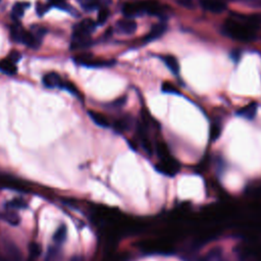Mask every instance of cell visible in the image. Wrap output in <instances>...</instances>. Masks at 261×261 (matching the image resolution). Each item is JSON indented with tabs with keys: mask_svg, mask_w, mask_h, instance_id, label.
I'll list each match as a JSON object with an SVG mask.
<instances>
[{
	"mask_svg": "<svg viewBox=\"0 0 261 261\" xmlns=\"http://www.w3.org/2000/svg\"><path fill=\"white\" fill-rule=\"evenodd\" d=\"M261 26V14L229 17L224 24V33L240 42H252Z\"/></svg>",
	"mask_w": 261,
	"mask_h": 261,
	"instance_id": "6da1fadb",
	"label": "cell"
},
{
	"mask_svg": "<svg viewBox=\"0 0 261 261\" xmlns=\"http://www.w3.org/2000/svg\"><path fill=\"white\" fill-rule=\"evenodd\" d=\"M96 24L90 18H86L80 24H78L73 33L72 48L78 49L87 47L91 41V34L95 30Z\"/></svg>",
	"mask_w": 261,
	"mask_h": 261,
	"instance_id": "7a4b0ae2",
	"label": "cell"
},
{
	"mask_svg": "<svg viewBox=\"0 0 261 261\" xmlns=\"http://www.w3.org/2000/svg\"><path fill=\"white\" fill-rule=\"evenodd\" d=\"M163 8L155 0H145V1H136L126 3L123 7V12L126 17H135L144 13L159 14Z\"/></svg>",
	"mask_w": 261,
	"mask_h": 261,
	"instance_id": "3957f363",
	"label": "cell"
},
{
	"mask_svg": "<svg viewBox=\"0 0 261 261\" xmlns=\"http://www.w3.org/2000/svg\"><path fill=\"white\" fill-rule=\"evenodd\" d=\"M156 170L163 174L173 176L179 171V166L169 153V150L160 152V162L155 166Z\"/></svg>",
	"mask_w": 261,
	"mask_h": 261,
	"instance_id": "277c9868",
	"label": "cell"
},
{
	"mask_svg": "<svg viewBox=\"0 0 261 261\" xmlns=\"http://www.w3.org/2000/svg\"><path fill=\"white\" fill-rule=\"evenodd\" d=\"M75 62L80 65L88 68H107L111 67L114 64V60H105L93 58L89 54H83L75 57Z\"/></svg>",
	"mask_w": 261,
	"mask_h": 261,
	"instance_id": "5b68a950",
	"label": "cell"
},
{
	"mask_svg": "<svg viewBox=\"0 0 261 261\" xmlns=\"http://www.w3.org/2000/svg\"><path fill=\"white\" fill-rule=\"evenodd\" d=\"M202 7L212 13H222L227 9V4L223 0H201Z\"/></svg>",
	"mask_w": 261,
	"mask_h": 261,
	"instance_id": "8992f818",
	"label": "cell"
},
{
	"mask_svg": "<svg viewBox=\"0 0 261 261\" xmlns=\"http://www.w3.org/2000/svg\"><path fill=\"white\" fill-rule=\"evenodd\" d=\"M116 28L120 33L131 35V34L136 32L137 23L134 21L133 18L126 17L124 19H120V21H118L116 23Z\"/></svg>",
	"mask_w": 261,
	"mask_h": 261,
	"instance_id": "52a82bcc",
	"label": "cell"
},
{
	"mask_svg": "<svg viewBox=\"0 0 261 261\" xmlns=\"http://www.w3.org/2000/svg\"><path fill=\"white\" fill-rule=\"evenodd\" d=\"M0 186L16 191H26V186L23 183L10 176H0Z\"/></svg>",
	"mask_w": 261,
	"mask_h": 261,
	"instance_id": "ba28073f",
	"label": "cell"
},
{
	"mask_svg": "<svg viewBox=\"0 0 261 261\" xmlns=\"http://www.w3.org/2000/svg\"><path fill=\"white\" fill-rule=\"evenodd\" d=\"M63 80L60 78V76L56 73H49L46 74L43 77V84L45 87L54 89V88H62L63 85Z\"/></svg>",
	"mask_w": 261,
	"mask_h": 261,
	"instance_id": "9c48e42d",
	"label": "cell"
},
{
	"mask_svg": "<svg viewBox=\"0 0 261 261\" xmlns=\"http://www.w3.org/2000/svg\"><path fill=\"white\" fill-rule=\"evenodd\" d=\"M167 30V26L163 23H158V24H155L151 30L149 31V33L143 38V40L145 42H151L153 41V40L162 37L164 35V33L166 32Z\"/></svg>",
	"mask_w": 261,
	"mask_h": 261,
	"instance_id": "30bf717a",
	"label": "cell"
},
{
	"mask_svg": "<svg viewBox=\"0 0 261 261\" xmlns=\"http://www.w3.org/2000/svg\"><path fill=\"white\" fill-rule=\"evenodd\" d=\"M237 114L241 117H243L248 120H252L255 118L257 114V103L256 102H251L247 104L246 106L242 107L237 111Z\"/></svg>",
	"mask_w": 261,
	"mask_h": 261,
	"instance_id": "8fae6325",
	"label": "cell"
},
{
	"mask_svg": "<svg viewBox=\"0 0 261 261\" xmlns=\"http://www.w3.org/2000/svg\"><path fill=\"white\" fill-rule=\"evenodd\" d=\"M90 118L93 120V122L98 126V127H101V128H109L110 124L108 122V119L105 115H103L102 113L94 111V110H89L88 112Z\"/></svg>",
	"mask_w": 261,
	"mask_h": 261,
	"instance_id": "7c38bea8",
	"label": "cell"
},
{
	"mask_svg": "<svg viewBox=\"0 0 261 261\" xmlns=\"http://www.w3.org/2000/svg\"><path fill=\"white\" fill-rule=\"evenodd\" d=\"M80 4L85 10H94L100 5H107L110 3V0H79Z\"/></svg>",
	"mask_w": 261,
	"mask_h": 261,
	"instance_id": "4fadbf2b",
	"label": "cell"
},
{
	"mask_svg": "<svg viewBox=\"0 0 261 261\" xmlns=\"http://www.w3.org/2000/svg\"><path fill=\"white\" fill-rule=\"evenodd\" d=\"M0 217L11 226H17L19 222H21V218H19L18 214L11 209H5L4 212L0 214Z\"/></svg>",
	"mask_w": 261,
	"mask_h": 261,
	"instance_id": "5bb4252c",
	"label": "cell"
},
{
	"mask_svg": "<svg viewBox=\"0 0 261 261\" xmlns=\"http://www.w3.org/2000/svg\"><path fill=\"white\" fill-rule=\"evenodd\" d=\"M0 72L5 75L12 76L17 72V68L15 67V64L11 62V60H9L8 58H5V59L0 60Z\"/></svg>",
	"mask_w": 261,
	"mask_h": 261,
	"instance_id": "9a60e30c",
	"label": "cell"
},
{
	"mask_svg": "<svg viewBox=\"0 0 261 261\" xmlns=\"http://www.w3.org/2000/svg\"><path fill=\"white\" fill-rule=\"evenodd\" d=\"M164 62L166 64V66L174 74V75H177L178 72H179V65H178V62L177 59L173 56V55H167V56H164L163 57Z\"/></svg>",
	"mask_w": 261,
	"mask_h": 261,
	"instance_id": "2e32d148",
	"label": "cell"
},
{
	"mask_svg": "<svg viewBox=\"0 0 261 261\" xmlns=\"http://www.w3.org/2000/svg\"><path fill=\"white\" fill-rule=\"evenodd\" d=\"M222 250L219 248L211 249L205 256L200 258L198 261H222Z\"/></svg>",
	"mask_w": 261,
	"mask_h": 261,
	"instance_id": "e0dca14e",
	"label": "cell"
},
{
	"mask_svg": "<svg viewBox=\"0 0 261 261\" xmlns=\"http://www.w3.org/2000/svg\"><path fill=\"white\" fill-rule=\"evenodd\" d=\"M25 31L26 30L18 24H14L10 27V36L14 40V42H22Z\"/></svg>",
	"mask_w": 261,
	"mask_h": 261,
	"instance_id": "ac0fdd59",
	"label": "cell"
},
{
	"mask_svg": "<svg viewBox=\"0 0 261 261\" xmlns=\"http://www.w3.org/2000/svg\"><path fill=\"white\" fill-rule=\"evenodd\" d=\"M28 205L25 202V200L21 198H13L10 201L5 203V209H11V210H16V209H25L27 208Z\"/></svg>",
	"mask_w": 261,
	"mask_h": 261,
	"instance_id": "d6986e66",
	"label": "cell"
},
{
	"mask_svg": "<svg viewBox=\"0 0 261 261\" xmlns=\"http://www.w3.org/2000/svg\"><path fill=\"white\" fill-rule=\"evenodd\" d=\"M26 6H28L27 3L24 2H17L12 6L11 9V16L13 19H19L21 18L26 10Z\"/></svg>",
	"mask_w": 261,
	"mask_h": 261,
	"instance_id": "ffe728a7",
	"label": "cell"
},
{
	"mask_svg": "<svg viewBox=\"0 0 261 261\" xmlns=\"http://www.w3.org/2000/svg\"><path fill=\"white\" fill-rule=\"evenodd\" d=\"M67 238V228L65 226H60L53 236V240L56 244H63Z\"/></svg>",
	"mask_w": 261,
	"mask_h": 261,
	"instance_id": "44dd1931",
	"label": "cell"
},
{
	"mask_svg": "<svg viewBox=\"0 0 261 261\" xmlns=\"http://www.w3.org/2000/svg\"><path fill=\"white\" fill-rule=\"evenodd\" d=\"M30 32H31V33H32V34H33L38 40H40V41H41L42 38H43V36L46 34L47 30H46L44 27H42V26L34 25V26H32Z\"/></svg>",
	"mask_w": 261,
	"mask_h": 261,
	"instance_id": "7402d4cb",
	"label": "cell"
},
{
	"mask_svg": "<svg viewBox=\"0 0 261 261\" xmlns=\"http://www.w3.org/2000/svg\"><path fill=\"white\" fill-rule=\"evenodd\" d=\"M109 16V10L107 9V7H102L101 9L99 10L98 12V17H97V23L99 25H102L104 24L106 21H107V18Z\"/></svg>",
	"mask_w": 261,
	"mask_h": 261,
	"instance_id": "603a6c76",
	"label": "cell"
},
{
	"mask_svg": "<svg viewBox=\"0 0 261 261\" xmlns=\"http://www.w3.org/2000/svg\"><path fill=\"white\" fill-rule=\"evenodd\" d=\"M162 90L163 92L165 93H168V94H175V95H179V91L178 89L172 83L170 82H165L162 86Z\"/></svg>",
	"mask_w": 261,
	"mask_h": 261,
	"instance_id": "cb8c5ba5",
	"label": "cell"
},
{
	"mask_svg": "<svg viewBox=\"0 0 261 261\" xmlns=\"http://www.w3.org/2000/svg\"><path fill=\"white\" fill-rule=\"evenodd\" d=\"M62 88L63 89H66L67 91H69L70 93H72L73 95H76V96H80V92H79V90H78V88L74 85V84H72V83H70V82H63V85H62Z\"/></svg>",
	"mask_w": 261,
	"mask_h": 261,
	"instance_id": "d4e9b609",
	"label": "cell"
},
{
	"mask_svg": "<svg viewBox=\"0 0 261 261\" xmlns=\"http://www.w3.org/2000/svg\"><path fill=\"white\" fill-rule=\"evenodd\" d=\"M40 254H41V246L37 243H32L30 245V256L32 258H37Z\"/></svg>",
	"mask_w": 261,
	"mask_h": 261,
	"instance_id": "484cf974",
	"label": "cell"
},
{
	"mask_svg": "<svg viewBox=\"0 0 261 261\" xmlns=\"http://www.w3.org/2000/svg\"><path fill=\"white\" fill-rule=\"evenodd\" d=\"M50 6H56L59 8H65L68 6L66 0H49Z\"/></svg>",
	"mask_w": 261,
	"mask_h": 261,
	"instance_id": "4316f807",
	"label": "cell"
},
{
	"mask_svg": "<svg viewBox=\"0 0 261 261\" xmlns=\"http://www.w3.org/2000/svg\"><path fill=\"white\" fill-rule=\"evenodd\" d=\"M21 57H22L21 53L17 52V51H11V52L8 54V56H7V58H8L9 60H11V62L14 63V64L17 63L18 60L21 59Z\"/></svg>",
	"mask_w": 261,
	"mask_h": 261,
	"instance_id": "83f0119b",
	"label": "cell"
},
{
	"mask_svg": "<svg viewBox=\"0 0 261 261\" xmlns=\"http://www.w3.org/2000/svg\"><path fill=\"white\" fill-rule=\"evenodd\" d=\"M220 135V129L218 126H213L210 130V138L211 140H216Z\"/></svg>",
	"mask_w": 261,
	"mask_h": 261,
	"instance_id": "f1b7e54d",
	"label": "cell"
},
{
	"mask_svg": "<svg viewBox=\"0 0 261 261\" xmlns=\"http://www.w3.org/2000/svg\"><path fill=\"white\" fill-rule=\"evenodd\" d=\"M178 4L188 8H192L194 6L193 0H178Z\"/></svg>",
	"mask_w": 261,
	"mask_h": 261,
	"instance_id": "f546056e",
	"label": "cell"
},
{
	"mask_svg": "<svg viewBox=\"0 0 261 261\" xmlns=\"http://www.w3.org/2000/svg\"><path fill=\"white\" fill-rule=\"evenodd\" d=\"M0 261H7V260H6V258H4L1 254H0Z\"/></svg>",
	"mask_w": 261,
	"mask_h": 261,
	"instance_id": "4dcf8cb0",
	"label": "cell"
}]
</instances>
